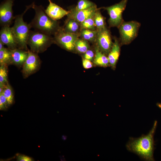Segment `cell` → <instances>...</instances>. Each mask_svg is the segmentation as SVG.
Masks as SVG:
<instances>
[{
    "label": "cell",
    "mask_w": 161,
    "mask_h": 161,
    "mask_svg": "<svg viewBox=\"0 0 161 161\" xmlns=\"http://www.w3.org/2000/svg\"><path fill=\"white\" fill-rule=\"evenodd\" d=\"M157 125L155 121L153 126L149 133L138 138L130 137L126 145L127 149L138 155L145 161H154V136Z\"/></svg>",
    "instance_id": "1"
},
{
    "label": "cell",
    "mask_w": 161,
    "mask_h": 161,
    "mask_svg": "<svg viewBox=\"0 0 161 161\" xmlns=\"http://www.w3.org/2000/svg\"><path fill=\"white\" fill-rule=\"evenodd\" d=\"M31 5L35 12L34 17L29 23L31 28L50 35H54L61 28L57 21L53 20L47 14L42 6L37 5L34 3Z\"/></svg>",
    "instance_id": "2"
},
{
    "label": "cell",
    "mask_w": 161,
    "mask_h": 161,
    "mask_svg": "<svg viewBox=\"0 0 161 161\" xmlns=\"http://www.w3.org/2000/svg\"><path fill=\"white\" fill-rule=\"evenodd\" d=\"M31 8V5L27 6L25 10L21 14L15 17L12 30L17 44L18 48L27 50V42L31 30L30 25L24 22L23 16Z\"/></svg>",
    "instance_id": "3"
},
{
    "label": "cell",
    "mask_w": 161,
    "mask_h": 161,
    "mask_svg": "<svg viewBox=\"0 0 161 161\" xmlns=\"http://www.w3.org/2000/svg\"><path fill=\"white\" fill-rule=\"evenodd\" d=\"M54 42L51 35L35 30H31L27 44L31 51L38 53L45 51Z\"/></svg>",
    "instance_id": "4"
},
{
    "label": "cell",
    "mask_w": 161,
    "mask_h": 161,
    "mask_svg": "<svg viewBox=\"0 0 161 161\" xmlns=\"http://www.w3.org/2000/svg\"><path fill=\"white\" fill-rule=\"evenodd\" d=\"M140 24L135 21H123L119 27L122 44L130 43L137 37Z\"/></svg>",
    "instance_id": "5"
},
{
    "label": "cell",
    "mask_w": 161,
    "mask_h": 161,
    "mask_svg": "<svg viewBox=\"0 0 161 161\" xmlns=\"http://www.w3.org/2000/svg\"><path fill=\"white\" fill-rule=\"evenodd\" d=\"M127 0H122L113 5L102 8L106 10L109 15L108 22L111 27H118L123 21L122 13L126 8Z\"/></svg>",
    "instance_id": "6"
},
{
    "label": "cell",
    "mask_w": 161,
    "mask_h": 161,
    "mask_svg": "<svg viewBox=\"0 0 161 161\" xmlns=\"http://www.w3.org/2000/svg\"><path fill=\"white\" fill-rule=\"evenodd\" d=\"M54 35V42L63 48L69 51L75 49V43L79 36L78 34L65 32L61 28Z\"/></svg>",
    "instance_id": "7"
},
{
    "label": "cell",
    "mask_w": 161,
    "mask_h": 161,
    "mask_svg": "<svg viewBox=\"0 0 161 161\" xmlns=\"http://www.w3.org/2000/svg\"><path fill=\"white\" fill-rule=\"evenodd\" d=\"M97 30L95 41L98 48L103 53H109L113 44L109 30L106 27Z\"/></svg>",
    "instance_id": "8"
},
{
    "label": "cell",
    "mask_w": 161,
    "mask_h": 161,
    "mask_svg": "<svg viewBox=\"0 0 161 161\" xmlns=\"http://www.w3.org/2000/svg\"><path fill=\"white\" fill-rule=\"evenodd\" d=\"M14 0H4L0 5V24L1 27L10 26L15 17L13 7Z\"/></svg>",
    "instance_id": "9"
},
{
    "label": "cell",
    "mask_w": 161,
    "mask_h": 161,
    "mask_svg": "<svg viewBox=\"0 0 161 161\" xmlns=\"http://www.w3.org/2000/svg\"><path fill=\"white\" fill-rule=\"evenodd\" d=\"M27 58L23 65L22 73L26 77L34 73L38 68L40 63L37 53L28 50Z\"/></svg>",
    "instance_id": "10"
},
{
    "label": "cell",
    "mask_w": 161,
    "mask_h": 161,
    "mask_svg": "<svg viewBox=\"0 0 161 161\" xmlns=\"http://www.w3.org/2000/svg\"><path fill=\"white\" fill-rule=\"evenodd\" d=\"M0 41L10 49L18 48L12 27L10 26L1 27L0 31Z\"/></svg>",
    "instance_id": "11"
},
{
    "label": "cell",
    "mask_w": 161,
    "mask_h": 161,
    "mask_svg": "<svg viewBox=\"0 0 161 161\" xmlns=\"http://www.w3.org/2000/svg\"><path fill=\"white\" fill-rule=\"evenodd\" d=\"M99 9L97 8L96 5L88 9L80 10H76L72 8L69 10L70 12L67 15V19H73L81 23L95 15Z\"/></svg>",
    "instance_id": "12"
},
{
    "label": "cell",
    "mask_w": 161,
    "mask_h": 161,
    "mask_svg": "<svg viewBox=\"0 0 161 161\" xmlns=\"http://www.w3.org/2000/svg\"><path fill=\"white\" fill-rule=\"evenodd\" d=\"M49 4L45 11L47 14L53 20L57 21L67 15L70 12L53 3L51 0H48Z\"/></svg>",
    "instance_id": "13"
},
{
    "label": "cell",
    "mask_w": 161,
    "mask_h": 161,
    "mask_svg": "<svg viewBox=\"0 0 161 161\" xmlns=\"http://www.w3.org/2000/svg\"><path fill=\"white\" fill-rule=\"evenodd\" d=\"M10 50L11 63L17 66H23L27 58L28 50L26 51L18 48Z\"/></svg>",
    "instance_id": "14"
},
{
    "label": "cell",
    "mask_w": 161,
    "mask_h": 161,
    "mask_svg": "<svg viewBox=\"0 0 161 161\" xmlns=\"http://www.w3.org/2000/svg\"><path fill=\"white\" fill-rule=\"evenodd\" d=\"M120 46L118 40L115 38L112 49L109 53V64L113 68H115L120 54Z\"/></svg>",
    "instance_id": "15"
},
{
    "label": "cell",
    "mask_w": 161,
    "mask_h": 161,
    "mask_svg": "<svg viewBox=\"0 0 161 161\" xmlns=\"http://www.w3.org/2000/svg\"><path fill=\"white\" fill-rule=\"evenodd\" d=\"M94 62L96 65L103 67L107 66L109 63L108 57L98 47L95 49Z\"/></svg>",
    "instance_id": "16"
},
{
    "label": "cell",
    "mask_w": 161,
    "mask_h": 161,
    "mask_svg": "<svg viewBox=\"0 0 161 161\" xmlns=\"http://www.w3.org/2000/svg\"><path fill=\"white\" fill-rule=\"evenodd\" d=\"M80 28V23L74 19L69 18L66 20L64 27L63 29L65 32L77 34Z\"/></svg>",
    "instance_id": "17"
},
{
    "label": "cell",
    "mask_w": 161,
    "mask_h": 161,
    "mask_svg": "<svg viewBox=\"0 0 161 161\" xmlns=\"http://www.w3.org/2000/svg\"><path fill=\"white\" fill-rule=\"evenodd\" d=\"M11 51L10 49L4 47L0 50V66H7L11 63Z\"/></svg>",
    "instance_id": "18"
},
{
    "label": "cell",
    "mask_w": 161,
    "mask_h": 161,
    "mask_svg": "<svg viewBox=\"0 0 161 161\" xmlns=\"http://www.w3.org/2000/svg\"><path fill=\"white\" fill-rule=\"evenodd\" d=\"M97 32V30L82 29L80 35L83 39L87 41H95Z\"/></svg>",
    "instance_id": "19"
},
{
    "label": "cell",
    "mask_w": 161,
    "mask_h": 161,
    "mask_svg": "<svg viewBox=\"0 0 161 161\" xmlns=\"http://www.w3.org/2000/svg\"><path fill=\"white\" fill-rule=\"evenodd\" d=\"M94 23L97 30H99L106 27L104 18L101 14L99 9L95 13L94 16Z\"/></svg>",
    "instance_id": "20"
},
{
    "label": "cell",
    "mask_w": 161,
    "mask_h": 161,
    "mask_svg": "<svg viewBox=\"0 0 161 161\" xmlns=\"http://www.w3.org/2000/svg\"><path fill=\"white\" fill-rule=\"evenodd\" d=\"M87 41L84 39L78 38L75 43V49L80 53H85L89 49Z\"/></svg>",
    "instance_id": "21"
},
{
    "label": "cell",
    "mask_w": 161,
    "mask_h": 161,
    "mask_svg": "<svg viewBox=\"0 0 161 161\" xmlns=\"http://www.w3.org/2000/svg\"><path fill=\"white\" fill-rule=\"evenodd\" d=\"M96 5L89 0H78L77 5L73 9L76 10H80L88 9Z\"/></svg>",
    "instance_id": "22"
},
{
    "label": "cell",
    "mask_w": 161,
    "mask_h": 161,
    "mask_svg": "<svg viewBox=\"0 0 161 161\" xmlns=\"http://www.w3.org/2000/svg\"><path fill=\"white\" fill-rule=\"evenodd\" d=\"M5 97L9 106L12 104L14 100L13 91L10 85L7 83L2 92Z\"/></svg>",
    "instance_id": "23"
},
{
    "label": "cell",
    "mask_w": 161,
    "mask_h": 161,
    "mask_svg": "<svg viewBox=\"0 0 161 161\" xmlns=\"http://www.w3.org/2000/svg\"><path fill=\"white\" fill-rule=\"evenodd\" d=\"M95 15L88 18L80 23V28L81 30L82 29H87L92 30H95V27L94 20Z\"/></svg>",
    "instance_id": "24"
},
{
    "label": "cell",
    "mask_w": 161,
    "mask_h": 161,
    "mask_svg": "<svg viewBox=\"0 0 161 161\" xmlns=\"http://www.w3.org/2000/svg\"><path fill=\"white\" fill-rule=\"evenodd\" d=\"M7 83V71L6 66H0V85L5 86Z\"/></svg>",
    "instance_id": "25"
},
{
    "label": "cell",
    "mask_w": 161,
    "mask_h": 161,
    "mask_svg": "<svg viewBox=\"0 0 161 161\" xmlns=\"http://www.w3.org/2000/svg\"><path fill=\"white\" fill-rule=\"evenodd\" d=\"M8 106L7 100L3 93H0V109H5Z\"/></svg>",
    "instance_id": "26"
},
{
    "label": "cell",
    "mask_w": 161,
    "mask_h": 161,
    "mask_svg": "<svg viewBox=\"0 0 161 161\" xmlns=\"http://www.w3.org/2000/svg\"><path fill=\"white\" fill-rule=\"evenodd\" d=\"M84 53L83 56L84 58L90 61L93 60L94 56V54L92 50L89 49Z\"/></svg>",
    "instance_id": "27"
},
{
    "label": "cell",
    "mask_w": 161,
    "mask_h": 161,
    "mask_svg": "<svg viewBox=\"0 0 161 161\" xmlns=\"http://www.w3.org/2000/svg\"><path fill=\"white\" fill-rule=\"evenodd\" d=\"M17 161H32L33 159L30 157L24 155L18 154L17 155Z\"/></svg>",
    "instance_id": "28"
},
{
    "label": "cell",
    "mask_w": 161,
    "mask_h": 161,
    "mask_svg": "<svg viewBox=\"0 0 161 161\" xmlns=\"http://www.w3.org/2000/svg\"><path fill=\"white\" fill-rule=\"evenodd\" d=\"M82 64L83 67L86 69L92 68L93 64L90 61L84 58L82 60Z\"/></svg>",
    "instance_id": "29"
},
{
    "label": "cell",
    "mask_w": 161,
    "mask_h": 161,
    "mask_svg": "<svg viewBox=\"0 0 161 161\" xmlns=\"http://www.w3.org/2000/svg\"><path fill=\"white\" fill-rule=\"evenodd\" d=\"M4 44L0 41V50L4 48Z\"/></svg>",
    "instance_id": "30"
},
{
    "label": "cell",
    "mask_w": 161,
    "mask_h": 161,
    "mask_svg": "<svg viewBox=\"0 0 161 161\" xmlns=\"http://www.w3.org/2000/svg\"><path fill=\"white\" fill-rule=\"evenodd\" d=\"M157 106L160 109H161V103H157L156 104Z\"/></svg>",
    "instance_id": "31"
},
{
    "label": "cell",
    "mask_w": 161,
    "mask_h": 161,
    "mask_svg": "<svg viewBox=\"0 0 161 161\" xmlns=\"http://www.w3.org/2000/svg\"><path fill=\"white\" fill-rule=\"evenodd\" d=\"M66 136H63L62 137V139L64 140H65L66 139Z\"/></svg>",
    "instance_id": "32"
}]
</instances>
